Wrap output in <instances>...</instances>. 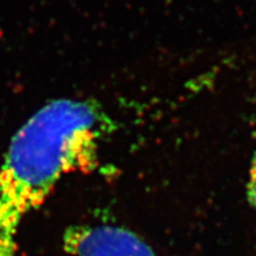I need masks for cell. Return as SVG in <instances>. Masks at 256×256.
I'll return each mask as SVG.
<instances>
[{"mask_svg":"<svg viewBox=\"0 0 256 256\" xmlns=\"http://www.w3.org/2000/svg\"><path fill=\"white\" fill-rule=\"evenodd\" d=\"M108 122L92 100L48 102L12 138L0 168V256H16L19 229L64 176L90 171Z\"/></svg>","mask_w":256,"mask_h":256,"instance_id":"1","label":"cell"},{"mask_svg":"<svg viewBox=\"0 0 256 256\" xmlns=\"http://www.w3.org/2000/svg\"><path fill=\"white\" fill-rule=\"evenodd\" d=\"M64 247L72 256H158L139 236L114 226H78L66 230Z\"/></svg>","mask_w":256,"mask_h":256,"instance_id":"2","label":"cell"},{"mask_svg":"<svg viewBox=\"0 0 256 256\" xmlns=\"http://www.w3.org/2000/svg\"><path fill=\"white\" fill-rule=\"evenodd\" d=\"M248 198L250 203L256 208V150L252 156L250 168H249V177H248Z\"/></svg>","mask_w":256,"mask_h":256,"instance_id":"3","label":"cell"}]
</instances>
